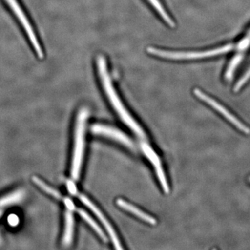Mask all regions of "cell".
I'll use <instances>...</instances> for the list:
<instances>
[{
    "mask_svg": "<svg viewBox=\"0 0 250 250\" xmlns=\"http://www.w3.org/2000/svg\"><path fill=\"white\" fill-rule=\"evenodd\" d=\"M97 68H98V75L101 80L102 85L106 94V96L109 100L113 107L116 110L117 113L119 115L122 121L124 122L125 125L129 126L131 131H134L138 137L145 139L146 134H145L144 131L134 121V118L129 114L127 110L125 108L121 99L118 97V94L115 90L114 86L112 83L111 77L108 73L107 62L103 55H98L97 57Z\"/></svg>",
    "mask_w": 250,
    "mask_h": 250,
    "instance_id": "cell-1",
    "label": "cell"
},
{
    "mask_svg": "<svg viewBox=\"0 0 250 250\" xmlns=\"http://www.w3.org/2000/svg\"><path fill=\"white\" fill-rule=\"evenodd\" d=\"M88 110L83 108L77 115L75 128V147L72 159L71 177L73 180H78L80 177L82 161L84 154L85 130Z\"/></svg>",
    "mask_w": 250,
    "mask_h": 250,
    "instance_id": "cell-2",
    "label": "cell"
},
{
    "mask_svg": "<svg viewBox=\"0 0 250 250\" xmlns=\"http://www.w3.org/2000/svg\"><path fill=\"white\" fill-rule=\"evenodd\" d=\"M233 45H225L211 50L205 52H170V51L163 50V49L149 47L147 48L148 54H152L159 58L171 59V60H188V59H197L207 58V57H214L219 54L227 53L232 50Z\"/></svg>",
    "mask_w": 250,
    "mask_h": 250,
    "instance_id": "cell-3",
    "label": "cell"
},
{
    "mask_svg": "<svg viewBox=\"0 0 250 250\" xmlns=\"http://www.w3.org/2000/svg\"><path fill=\"white\" fill-rule=\"evenodd\" d=\"M5 1L7 2L9 7L12 9L13 12L16 15V18H18L20 23L22 24L24 31H25L28 37H29L31 45L35 49V52L37 54L38 57L40 59L43 58L44 54L43 52H42V47H41L40 45V42L38 41L32 26L31 25L29 20L27 19V16H26L24 11L21 9V6L18 4V1L16 0H5Z\"/></svg>",
    "mask_w": 250,
    "mask_h": 250,
    "instance_id": "cell-4",
    "label": "cell"
},
{
    "mask_svg": "<svg viewBox=\"0 0 250 250\" xmlns=\"http://www.w3.org/2000/svg\"><path fill=\"white\" fill-rule=\"evenodd\" d=\"M91 131L94 134L101 135V136L111 138L130 149H135L136 147L135 143L129 136H126L125 133L122 132L120 130L115 129L111 126L103 125H95L92 126Z\"/></svg>",
    "mask_w": 250,
    "mask_h": 250,
    "instance_id": "cell-5",
    "label": "cell"
},
{
    "mask_svg": "<svg viewBox=\"0 0 250 250\" xmlns=\"http://www.w3.org/2000/svg\"><path fill=\"white\" fill-rule=\"evenodd\" d=\"M194 93L196 95L197 98L201 99L202 101L205 102L208 104L210 105V106L214 108L215 109H216L217 111L220 112V113L223 115L227 119H228L229 121L231 122L232 124L234 125L235 126H236L238 129L241 130V131H243L245 134H249L250 133V129L249 128L247 127L246 126H245L244 125L242 124L241 122L238 121V119L236 118V117L233 116L232 114L229 113L225 107H223L221 104H220L218 103H217L215 100H213V99L210 98V97L207 96V95H205L203 92H202L201 90L199 89H195L194 90Z\"/></svg>",
    "mask_w": 250,
    "mask_h": 250,
    "instance_id": "cell-6",
    "label": "cell"
},
{
    "mask_svg": "<svg viewBox=\"0 0 250 250\" xmlns=\"http://www.w3.org/2000/svg\"><path fill=\"white\" fill-rule=\"evenodd\" d=\"M79 197H80L81 202H82V203L84 204L88 208H89L93 212L94 214L98 217L99 220H100V222H101L102 224H103L104 226V228H106V231H107L108 234H109L110 237H111L112 242H113V245H114L116 249H123L121 243H120L119 240H118V236H117L116 233L115 232L114 229L112 228L111 224H110L109 222L108 221L106 217L103 215L102 211H100V210L98 209V207H97L95 205H93V202L90 201L89 199L87 198V197L84 196V195H81Z\"/></svg>",
    "mask_w": 250,
    "mask_h": 250,
    "instance_id": "cell-7",
    "label": "cell"
},
{
    "mask_svg": "<svg viewBox=\"0 0 250 250\" xmlns=\"http://www.w3.org/2000/svg\"><path fill=\"white\" fill-rule=\"evenodd\" d=\"M141 147H142L144 154H146L147 159L154 166L158 178H159V182H160L161 187L164 189V192L168 193L170 191V188H169L168 184H167V179H166L164 171L163 170L162 165H161L159 156L154 152L152 148L148 146L147 143H143Z\"/></svg>",
    "mask_w": 250,
    "mask_h": 250,
    "instance_id": "cell-8",
    "label": "cell"
},
{
    "mask_svg": "<svg viewBox=\"0 0 250 250\" xmlns=\"http://www.w3.org/2000/svg\"><path fill=\"white\" fill-rule=\"evenodd\" d=\"M25 196L24 189L19 188L13 190L0 197V208L9 207L19 204L22 201Z\"/></svg>",
    "mask_w": 250,
    "mask_h": 250,
    "instance_id": "cell-9",
    "label": "cell"
},
{
    "mask_svg": "<svg viewBox=\"0 0 250 250\" xmlns=\"http://www.w3.org/2000/svg\"><path fill=\"white\" fill-rule=\"evenodd\" d=\"M117 205L119 206L121 208L123 209L127 210L129 213H132L137 216L138 218L147 222V223L150 225H155L156 224V220L154 218H152L150 215L144 213L142 210H140L139 208H136L134 205L125 202L123 199H118L116 201Z\"/></svg>",
    "mask_w": 250,
    "mask_h": 250,
    "instance_id": "cell-10",
    "label": "cell"
},
{
    "mask_svg": "<svg viewBox=\"0 0 250 250\" xmlns=\"http://www.w3.org/2000/svg\"><path fill=\"white\" fill-rule=\"evenodd\" d=\"M65 231L62 237V244L68 247L72 243L74 232V218L72 210H67L65 214Z\"/></svg>",
    "mask_w": 250,
    "mask_h": 250,
    "instance_id": "cell-11",
    "label": "cell"
},
{
    "mask_svg": "<svg viewBox=\"0 0 250 250\" xmlns=\"http://www.w3.org/2000/svg\"><path fill=\"white\" fill-rule=\"evenodd\" d=\"M147 1H149V4H152L154 9L157 11L158 14L160 15L161 17L164 19V21H165L170 27H175V23H174L173 20H172V18H170V16H169L168 14H167V11L164 9V6H163L162 4L159 1V0H147Z\"/></svg>",
    "mask_w": 250,
    "mask_h": 250,
    "instance_id": "cell-12",
    "label": "cell"
},
{
    "mask_svg": "<svg viewBox=\"0 0 250 250\" xmlns=\"http://www.w3.org/2000/svg\"><path fill=\"white\" fill-rule=\"evenodd\" d=\"M32 181L37 187L42 189L46 193L48 194V195H51V196L54 197V198L58 199V200H63V197H62V194H61L58 190H55L53 188L49 187V186L45 183L42 179L37 177H33Z\"/></svg>",
    "mask_w": 250,
    "mask_h": 250,
    "instance_id": "cell-13",
    "label": "cell"
},
{
    "mask_svg": "<svg viewBox=\"0 0 250 250\" xmlns=\"http://www.w3.org/2000/svg\"><path fill=\"white\" fill-rule=\"evenodd\" d=\"M78 213H80L81 217L93 229L94 231H95V232L98 233V236H100L104 241L107 242V238H106L105 233H104L103 229L99 227L98 224L95 223V220H94L86 212L82 209H79Z\"/></svg>",
    "mask_w": 250,
    "mask_h": 250,
    "instance_id": "cell-14",
    "label": "cell"
},
{
    "mask_svg": "<svg viewBox=\"0 0 250 250\" xmlns=\"http://www.w3.org/2000/svg\"><path fill=\"white\" fill-rule=\"evenodd\" d=\"M242 58H243V56L241 55V54H238V55H236V57L233 58V60L231 61V62H230L229 66L228 69V71H227L226 74H225V78H226L227 80H230L232 77L233 72L236 70L237 66H238V64L240 63V62H241Z\"/></svg>",
    "mask_w": 250,
    "mask_h": 250,
    "instance_id": "cell-15",
    "label": "cell"
},
{
    "mask_svg": "<svg viewBox=\"0 0 250 250\" xmlns=\"http://www.w3.org/2000/svg\"><path fill=\"white\" fill-rule=\"evenodd\" d=\"M250 78V68L249 70L247 71L246 73L243 75V77L238 81V83H236V86L234 88V91L238 92V90H240L243 85L246 84L247 82L249 80Z\"/></svg>",
    "mask_w": 250,
    "mask_h": 250,
    "instance_id": "cell-16",
    "label": "cell"
},
{
    "mask_svg": "<svg viewBox=\"0 0 250 250\" xmlns=\"http://www.w3.org/2000/svg\"><path fill=\"white\" fill-rule=\"evenodd\" d=\"M250 43V32L248 33V35L247 36L246 39H244L241 41V43L239 44V45L238 46V49H245L247 48V47L249 46Z\"/></svg>",
    "mask_w": 250,
    "mask_h": 250,
    "instance_id": "cell-17",
    "label": "cell"
},
{
    "mask_svg": "<svg viewBox=\"0 0 250 250\" xmlns=\"http://www.w3.org/2000/svg\"><path fill=\"white\" fill-rule=\"evenodd\" d=\"M8 222L11 226H16L19 224V218H18V215L11 214L8 218Z\"/></svg>",
    "mask_w": 250,
    "mask_h": 250,
    "instance_id": "cell-18",
    "label": "cell"
},
{
    "mask_svg": "<svg viewBox=\"0 0 250 250\" xmlns=\"http://www.w3.org/2000/svg\"><path fill=\"white\" fill-rule=\"evenodd\" d=\"M67 188H68L69 192L72 195H76L77 193L76 186L75 183L72 182V181H68L67 182Z\"/></svg>",
    "mask_w": 250,
    "mask_h": 250,
    "instance_id": "cell-19",
    "label": "cell"
},
{
    "mask_svg": "<svg viewBox=\"0 0 250 250\" xmlns=\"http://www.w3.org/2000/svg\"><path fill=\"white\" fill-rule=\"evenodd\" d=\"M63 202L64 203H65V206H66L67 209L70 210H73L74 209H75V205H74L73 202H72V200H70V199L64 198Z\"/></svg>",
    "mask_w": 250,
    "mask_h": 250,
    "instance_id": "cell-20",
    "label": "cell"
},
{
    "mask_svg": "<svg viewBox=\"0 0 250 250\" xmlns=\"http://www.w3.org/2000/svg\"><path fill=\"white\" fill-rule=\"evenodd\" d=\"M1 235H0V243H1Z\"/></svg>",
    "mask_w": 250,
    "mask_h": 250,
    "instance_id": "cell-21",
    "label": "cell"
},
{
    "mask_svg": "<svg viewBox=\"0 0 250 250\" xmlns=\"http://www.w3.org/2000/svg\"></svg>",
    "mask_w": 250,
    "mask_h": 250,
    "instance_id": "cell-22",
    "label": "cell"
}]
</instances>
